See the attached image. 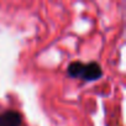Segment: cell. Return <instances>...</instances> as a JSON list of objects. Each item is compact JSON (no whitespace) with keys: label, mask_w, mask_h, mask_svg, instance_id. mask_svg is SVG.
I'll list each match as a JSON object with an SVG mask.
<instances>
[{"label":"cell","mask_w":126,"mask_h":126,"mask_svg":"<svg viewBox=\"0 0 126 126\" xmlns=\"http://www.w3.org/2000/svg\"><path fill=\"white\" fill-rule=\"evenodd\" d=\"M68 74L73 78H82L83 80L93 82L103 76V71L96 62H90L87 64L82 62H73L68 67Z\"/></svg>","instance_id":"obj_1"},{"label":"cell","mask_w":126,"mask_h":126,"mask_svg":"<svg viewBox=\"0 0 126 126\" xmlns=\"http://www.w3.org/2000/svg\"><path fill=\"white\" fill-rule=\"evenodd\" d=\"M22 116L20 112L14 110H8L0 114V126H21Z\"/></svg>","instance_id":"obj_2"}]
</instances>
